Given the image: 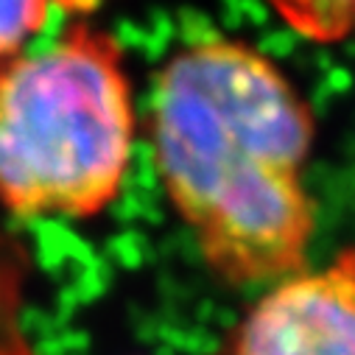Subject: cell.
I'll list each match as a JSON object with an SVG mask.
<instances>
[{
    "mask_svg": "<svg viewBox=\"0 0 355 355\" xmlns=\"http://www.w3.org/2000/svg\"><path fill=\"white\" fill-rule=\"evenodd\" d=\"M216 355H355V246L275 283Z\"/></svg>",
    "mask_w": 355,
    "mask_h": 355,
    "instance_id": "obj_3",
    "label": "cell"
},
{
    "mask_svg": "<svg viewBox=\"0 0 355 355\" xmlns=\"http://www.w3.org/2000/svg\"><path fill=\"white\" fill-rule=\"evenodd\" d=\"M135 101L118 42L73 23L0 70V210L93 218L126 180Z\"/></svg>",
    "mask_w": 355,
    "mask_h": 355,
    "instance_id": "obj_2",
    "label": "cell"
},
{
    "mask_svg": "<svg viewBox=\"0 0 355 355\" xmlns=\"http://www.w3.org/2000/svg\"><path fill=\"white\" fill-rule=\"evenodd\" d=\"M269 3L305 40H355V0H269Z\"/></svg>",
    "mask_w": 355,
    "mask_h": 355,
    "instance_id": "obj_4",
    "label": "cell"
},
{
    "mask_svg": "<svg viewBox=\"0 0 355 355\" xmlns=\"http://www.w3.org/2000/svg\"><path fill=\"white\" fill-rule=\"evenodd\" d=\"M51 9L53 0H0V70L31 48Z\"/></svg>",
    "mask_w": 355,
    "mask_h": 355,
    "instance_id": "obj_5",
    "label": "cell"
},
{
    "mask_svg": "<svg viewBox=\"0 0 355 355\" xmlns=\"http://www.w3.org/2000/svg\"><path fill=\"white\" fill-rule=\"evenodd\" d=\"M148 121L162 188L218 280L283 283L308 269L313 115L269 56L235 40L173 53Z\"/></svg>",
    "mask_w": 355,
    "mask_h": 355,
    "instance_id": "obj_1",
    "label": "cell"
},
{
    "mask_svg": "<svg viewBox=\"0 0 355 355\" xmlns=\"http://www.w3.org/2000/svg\"><path fill=\"white\" fill-rule=\"evenodd\" d=\"M101 3H104V0H53V6H59L62 12L76 15V17L93 15L96 9H101Z\"/></svg>",
    "mask_w": 355,
    "mask_h": 355,
    "instance_id": "obj_6",
    "label": "cell"
}]
</instances>
